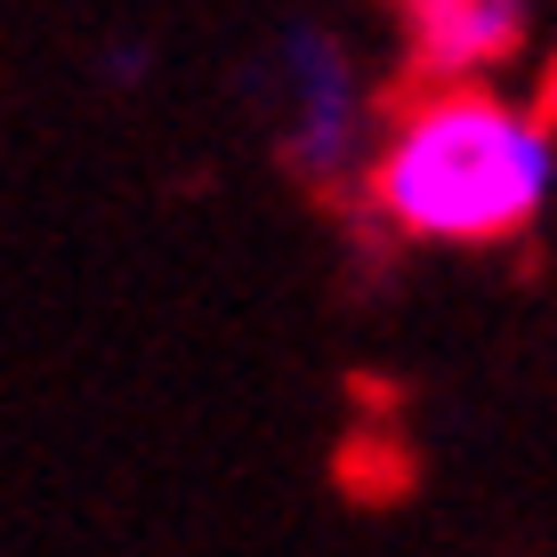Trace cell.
Returning a JSON list of instances; mask_svg holds the SVG:
<instances>
[{
  "label": "cell",
  "mask_w": 557,
  "mask_h": 557,
  "mask_svg": "<svg viewBox=\"0 0 557 557\" xmlns=\"http://www.w3.org/2000/svg\"><path fill=\"white\" fill-rule=\"evenodd\" d=\"M388 9L429 82L502 73V65H517V49L533 33V0H388Z\"/></svg>",
  "instance_id": "cell-3"
},
{
  "label": "cell",
  "mask_w": 557,
  "mask_h": 557,
  "mask_svg": "<svg viewBox=\"0 0 557 557\" xmlns=\"http://www.w3.org/2000/svg\"><path fill=\"white\" fill-rule=\"evenodd\" d=\"M557 195L549 106L460 73L429 82L363 153V202L380 226L429 251H493L517 243Z\"/></svg>",
  "instance_id": "cell-1"
},
{
  "label": "cell",
  "mask_w": 557,
  "mask_h": 557,
  "mask_svg": "<svg viewBox=\"0 0 557 557\" xmlns=\"http://www.w3.org/2000/svg\"><path fill=\"white\" fill-rule=\"evenodd\" d=\"M275 138L283 162L307 186L363 178L372 153V82H363L356 49L323 25H292L275 41Z\"/></svg>",
  "instance_id": "cell-2"
}]
</instances>
